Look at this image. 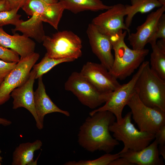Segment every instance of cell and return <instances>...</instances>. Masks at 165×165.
<instances>
[{"label":"cell","instance_id":"4fadbf2b","mask_svg":"<svg viewBox=\"0 0 165 165\" xmlns=\"http://www.w3.org/2000/svg\"><path fill=\"white\" fill-rule=\"evenodd\" d=\"M36 75V72L33 69L31 71L27 81L15 89L11 93L10 96L13 99V109H16L23 107L27 109L34 118L37 128L41 130L43 127L40 124L36 113L33 90Z\"/></svg>","mask_w":165,"mask_h":165},{"label":"cell","instance_id":"5b68a950","mask_svg":"<svg viewBox=\"0 0 165 165\" xmlns=\"http://www.w3.org/2000/svg\"><path fill=\"white\" fill-rule=\"evenodd\" d=\"M42 42L46 53L51 58L75 60L82 55L81 40L71 31H58L51 37L46 35Z\"/></svg>","mask_w":165,"mask_h":165},{"label":"cell","instance_id":"8d00e7d4","mask_svg":"<svg viewBox=\"0 0 165 165\" xmlns=\"http://www.w3.org/2000/svg\"><path fill=\"white\" fill-rule=\"evenodd\" d=\"M43 1L49 4H53L58 2L57 0H42Z\"/></svg>","mask_w":165,"mask_h":165},{"label":"cell","instance_id":"5bb4252c","mask_svg":"<svg viewBox=\"0 0 165 165\" xmlns=\"http://www.w3.org/2000/svg\"><path fill=\"white\" fill-rule=\"evenodd\" d=\"M86 33L92 52L109 71L114 60L110 37L99 32L92 23L88 25Z\"/></svg>","mask_w":165,"mask_h":165},{"label":"cell","instance_id":"e575fe53","mask_svg":"<svg viewBox=\"0 0 165 165\" xmlns=\"http://www.w3.org/2000/svg\"><path fill=\"white\" fill-rule=\"evenodd\" d=\"M11 124L12 122L10 120L0 117V125L6 126H9Z\"/></svg>","mask_w":165,"mask_h":165},{"label":"cell","instance_id":"ffe728a7","mask_svg":"<svg viewBox=\"0 0 165 165\" xmlns=\"http://www.w3.org/2000/svg\"><path fill=\"white\" fill-rule=\"evenodd\" d=\"M18 31L25 36L35 39L39 43L42 42L46 35L42 22L35 16H31L28 20H21L18 24L12 29L13 33Z\"/></svg>","mask_w":165,"mask_h":165},{"label":"cell","instance_id":"484cf974","mask_svg":"<svg viewBox=\"0 0 165 165\" xmlns=\"http://www.w3.org/2000/svg\"><path fill=\"white\" fill-rule=\"evenodd\" d=\"M19 9H13L9 10L0 12V27L8 24L15 26L20 21L21 15L17 13Z\"/></svg>","mask_w":165,"mask_h":165},{"label":"cell","instance_id":"836d02e7","mask_svg":"<svg viewBox=\"0 0 165 165\" xmlns=\"http://www.w3.org/2000/svg\"><path fill=\"white\" fill-rule=\"evenodd\" d=\"M156 45L161 51L165 53V39H161L156 42Z\"/></svg>","mask_w":165,"mask_h":165},{"label":"cell","instance_id":"e0dca14e","mask_svg":"<svg viewBox=\"0 0 165 165\" xmlns=\"http://www.w3.org/2000/svg\"><path fill=\"white\" fill-rule=\"evenodd\" d=\"M38 79V87L34 92L35 104L38 119L41 125L43 127L44 117L49 114L58 112L69 116V112L60 108L47 94L42 76Z\"/></svg>","mask_w":165,"mask_h":165},{"label":"cell","instance_id":"ba28073f","mask_svg":"<svg viewBox=\"0 0 165 165\" xmlns=\"http://www.w3.org/2000/svg\"><path fill=\"white\" fill-rule=\"evenodd\" d=\"M148 61H143L131 80L126 83L121 85L112 92L105 104L102 106L90 112V115L98 111H107L115 116L116 122L120 123L122 120L123 111L124 107L136 92V83Z\"/></svg>","mask_w":165,"mask_h":165},{"label":"cell","instance_id":"277c9868","mask_svg":"<svg viewBox=\"0 0 165 165\" xmlns=\"http://www.w3.org/2000/svg\"><path fill=\"white\" fill-rule=\"evenodd\" d=\"M110 132L118 141L123 144V149L119 152H124L127 150L138 151L149 145L155 138V134L138 130L131 122V112L123 117L120 123L114 122L109 127Z\"/></svg>","mask_w":165,"mask_h":165},{"label":"cell","instance_id":"603a6c76","mask_svg":"<svg viewBox=\"0 0 165 165\" xmlns=\"http://www.w3.org/2000/svg\"><path fill=\"white\" fill-rule=\"evenodd\" d=\"M151 45L152 52L150 55V68L160 78L165 80V53L158 48L156 43Z\"/></svg>","mask_w":165,"mask_h":165},{"label":"cell","instance_id":"f35d334b","mask_svg":"<svg viewBox=\"0 0 165 165\" xmlns=\"http://www.w3.org/2000/svg\"><path fill=\"white\" fill-rule=\"evenodd\" d=\"M2 153V151L0 149V165L1 164L2 162V157L1 156V153Z\"/></svg>","mask_w":165,"mask_h":165},{"label":"cell","instance_id":"4dcf8cb0","mask_svg":"<svg viewBox=\"0 0 165 165\" xmlns=\"http://www.w3.org/2000/svg\"><path fill=\"white\" fill-rule=\"evenodd\" d=\"M11 9L21 8L26 0H6Z\"/></svg>","mask_w":165,"mask_h":165},{"label":"cell","instance_id":"f1b7e54d","mask_svg":"<svg viewBox=\"0 0 165 165\" xmlns=\"http://www.w3.org/2000/svg\"><path fill=\"white\" fill-rule=\"evenodd\" d=\"M17 63L0 60V79H3L15 68Z\"/></svg>","mask_w":165,"mask_h":165},{"label":"cell","instance_id":"7402d4cb","mask_svg":"<svg viewBox=\"0 0 165 165\" xmlns=\"http://www.w3.org/2000/svg\"><path fill=\"white\" fill-rule=\"evenodd\" d=\"M130 5L125 6L126 16L125 23L128 28L131 25L133 17L137 13H146L155 8L163 6L157 0H130Z\"/></svg>","mask_w":165,"mask_h":165},{"label":"cell","instance_id":"d4e9b609","mask_svg":"<svg viewBox=\"0 0 165 165\" xmlns=\"http://www.w3.org/2000/svg\"><path fill=\"white\" fill-rule=\"evenodd\" d=\"M120 157L119 152L115 154L106 153L100 157L93 160H80L67 162L65 165H109L112 161Z\"/></svg>","mask_w":165,"mask_h":165},{"label":"cell","instance_id":"6da1fadb","mask_svg":"<svg viewBox=\"0 0 165 165\" xmlns=\"http://www.w3.org/2000/svg\"><path fill=\"white\" fill-rule=\"evenodd\" d=\"M90 116L79 127V144L90 152L99 151L110 153L119 144L109 130V126L115 122V116L107 111H98Z\"/></svg>","mask_w":165,"mask_h":165},{"label":"cell","instance_id":"d590c367","mask_svg":"<svg viewBox=\"0 0 165 165\" xmlns=\"http://www.w3.org/2000/svg\"><path fill=\"white\" fill-rule=\"evenodd\" d=\"M158 149L160 155H161L163 159H165V145L158 146Z\"/></svg>","mask_w":165,"mask_h":165},{"label":"cell","instance_id":"8992f818","mask_svg":"<svg viewBox=\"0 0 165 165\" xmlns=\"http://www.w3.org/2000/svg\"><path fill=\"white\" fill-rule=\"evenodd\" d=\"M65 89L72 92L83 105L94 109L105 103L111 94L98 90L80 72H74L64 84Z\"/></svg>","mask_w":165,"mask_h":165},{"label":"cell","instance_id":"4316f807","mask_svg":"<svg viewBox=\"0 0 165 165\" xmlns=\"http://www.w3.org/2000/svg\"><path fill=\"white\" fill-rule=\"evenodd\" d=\"M158 38L165 39V14L163 13L157 23L155 31L148 43L150 45L156 43Z\"/></svg>","mask_w":165,"mask_h":165},{"label":"cell","instance_id":"2e32d148","mask_svg":"<svg viewBox=\"0 0 165 165\" xmlns=\"http://www.w3.org/2000/svg\"><path fill=\"white\" fill-rule=\"evenodd\" d=\"M132 165H163V160L160 157L158 145L155 139L152 143L138 151L127 150L119 154Z\"/></svg>","mask_w":165,"mask_h":165},{"label":"cell","instance_id":"9a60e30c","mask_svg":"<svg viewBox=\"0 0 165 165\" xmlns=\"http://www.w3.org/2000/svg\"><path fill=\"white\" fill-rule=\"evenodd\" d=\"M165 11V6H162L147 16L145 21L136 28L135 33H129L127 40L132 49L141 50L145 48L149 39L154 34L158 22Z\"/></svg>","mask_w":165,"mask_h":165},{"label":"cell","instance_id":"d6986e66","mask_svg":"<svg viewBox=\"0 0 165 165\" xmlns=\"http://www.w3.org/2000/svg\"><path fill=\"white\" fill-rule=\"evenodd\" d=\"M42 145V141L37 139L34 142L20 144L16 147L13 154V165H36L34 160L35 152L40 149Z\"/></svg>","mask_w":165,"mask_h":165},{"label":"cell","instance_id":"83f0119b","mask_svg":"<svg viewBox=\"0 0 165 165\" xmlns=\"http://www.w3.org/2000/svg\"><path fill=\"white\" fill-rule=\"evenodd\" d=\"M0 59L7 62L17 63L19 55L15 51L6 48L0 44Z\"/></svg>","mask_w":165,"mask_h":165},{"label":"cell","instance_id":"44dd1931","mask_svg":"<svg viewBox=\"0 0 165 165\" xmlns=\"http://www.w3.org/2000/svg\"><path fill=\"white\" fill-rule=\"evenodd\" d=\"M63 5L65 9L76 14L85 11H98L107 10L112 6L106 5L101 0H57Z\"/></svg>","mask_w":165,"mask_h":165},{"label":"cell","instance_id":"f546056e","mask_svg":"<svg viewBox=\"0 0 165 165\" xmlns=\"http://www.w3.org/2000/svg\"><path fill=\"white\" fill-rule=\"evenodd\" d=\"M155 137L159 146L165 145V125L157 130L155 134Z\"/></svg>","mask_w":165,"mask_h":165},{"label":"cell","instance_id":"8fae6325","mask_svg":"<svg viewBox=\"0 0 165 165\" xmlns=\"http://www.w3.org/2000/svg\"><path fill=\"white\" fill-rule=\"evenodd\" d=\"M21 8L28 15L37 16L56 30L65 10L61 2L49 4L42 0H26Z\"/></svg>","mask_w":165,"mask_h":165},{"label":"cell","instance_id":"7c38bea8","mask_svg":"<svg viewBox=\"0 0 165 165\" xmlns=\"http://www.w3.org/2000/svg\"><path fill=\"white\" fill-rule=\"evenodd\" d=\"M80 73L103 93H111L121 85L101 63L88 62L83 65Z\"/></svg>","mask_w":165,"mask_h":165},{"label":"cell","instance_id":"cb8c5ba5","mask_svg":"<svg viewBox=\"0 0 165 165\" xmlns=\"http://www.w3.org/2000/svg\"><path fill=\"white\" fill-rule=\"evenodd\" d=\"M71 58L55 59L48 57L46 53L41 61L33 67L36 72L35 79H38L50 71L54 66L64 62L75 61Z\"/></svg>","mask_w":165,"mask_h":165},{"label":"cell","instance_id":"3957f363","mask_svg":"<svg viewBox=\"0 0 165 165\" xmlns=\"http://www.w3.org/2000/svg\"><path fill=\"white\" fill-rule=\"evenodd\" d=\"M148 61L135 85L136 93L145 105L165 111V80L151 69Z\"/></svg>","mask_w":165,"mask_h":165},{"label":"cell","instance_id":"ab89813d","mask_svg":"<svg viewBox=\"0 0 165 165\" xmlns=\"http://www.w3.org/2000/svg\"><path fill=\"white\" fill-rule=\"evenodd\" d=\"M3 80V79H0V85L1 84V83L2 82Z\"/></svg>","mask_w":165,"mask_h":165},{"label":"cell","instance_id":"ac0fdd59","mask_svg":"<svg viewBox=\"0 0 165 165\" xmlns=\"http://www.w3.org/2000/svg\"><path fill=\"white\" fill-rule=\"evenodd\" d=\"M0 44L16 52L20 58H25L35 52L36 44L31 39L23 35L15 34L11 35L0 27Z\"/></svg>","mask_w":165,"mask_h":165},{"label":"cell","instance_id":"52a82bcc","mask_svg":"<svg viewBox=\"0 0 165 165\" xmlns=\"http://www.w3.org/2000/svg\"><path fill=\"white\" fill-rule=\"evenodd\" d=\"M127 105L140 130L155 134L161 127L165 125V111L146 105L140 100L136 92Z\"/></svg>","mask_w":165,"mask_h":165},{"label":"cell","instance_id":"1f68e13d","mask_svg":"<svg viewBox=\"0 0 165 165\" xmlns=\"http://www.w3.org/2000/svg\"><path fill=\"white\" fill-rule=\"evenodd\" d=\"M125 158L119 157L114 160L110 163L109 165H132Z\"/></svg>","mask_w":165,"mask_h":165},{"label":"cell","instance_id":"9c48e42d","mask_svg":"<svg viewBox=\"0 0 165 165\" xmlns=\"http://www.w3.org/2000/svg\"><path fill=\"white\" fill-rule=\"evenodd\" d=\"M40 57L34 52L25 58H20L15 68L4 78L0 85V105L9 99L12 92L21 85L28 79L31 68Z\"/></svg>","mask_w":165,"mask_h":165},{"label":"cell","instance_id":"74e56055","mask_svg":"<svg viewBox=\"0 0 165 165\" xmlns=\"http://www.w3.org/2000/svg\"><path fill=\"white\" fill-rule=\"evenodd\" d=\"M163 6H165V0H157Z\"/></svg>","mask_w":165,"mask_h":165},{"label":"cell","instance_id":"7a4b0ae2","mask_svg":"<svg viewBox=\"0 0 165 165\" xmlns=\"http://www.w3.org/2000/svg\"><path fill=\"white\" fill-rule=\"evenodd\" d=\"M127 31L121 30L110 37L114 52L110 72L116 79L123 80L130 76L144 61L149 50L130 48L125 42Z\"/></svg>","mask_w":165,"mask_h":165},{"label":"cell","instance_id":"30bf717a","mask_svg":"<svg viewBox=\"0 0 165 165\" xmlns=\"http://www.w3.org/2000/svg\"><path fill=\"white\" fill-rule=\"evenodd\" d=\"M125 16V5L118 3L93 18L91 23L99 32L110 37L121 30L129 34L130 30L124 22Z\"/></svg>","mask_w":165,"mask_h":165},{"label":"cell","instance_id":"d6a6232c","mask_svg":"<svg viewBox=\"0 0 165 165\" xmlns=\"http://www.w3.org/2000/svg\"><path fill=\"white\" fill-rule=\"evenodd\" d=\"M11 10L6 0H0V12Z\"/></svg>","mask_w":165,"mask_h":165}]
</instances>
